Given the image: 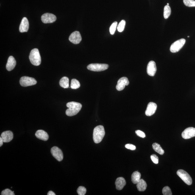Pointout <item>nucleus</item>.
Returning <instances> with one entry per match:
<instances>
[{
	"instance_id": "obj_10",
	"label": "nucleus",
	"mask_w": 195,
	"mask_h": 195,
	"mask_svg": "<svg viewBox=\"0 0 195 195\" xmlns=\"http://www.w3.org/2000/svg\"><path fill=\"white\" fill-rule=\"evenodd\" d=\"M182 137L185 139H189L195 137V128L189 127L185 129L181 134Z\"/></svg>"
},
{
	"instance_id": "obj_1",
	"label": "nucleus",
	"mask_w": 195,
	"mask_h": 195,
	"mask_svg": "<svg viewBox=\"0 0 195 195\" xmlns=\"http://www.w3.org/2000/svg\"><path fill=\"white\" fill-rule=\"evenodd\" d=\"M66 105L68 109L66 110V114L69 117H72L77 114L82 107L81 103L74 101L68 102Z\"/></svg>"
},
{
	"instance_id": "obj_11",
	"label": "nucleus",
	"mask_w": 195,
	"mask_h": 195,
	"mask_svg": "<svg viewBox=\"0 0 195 195\" xmlns=\"http://www.w3.org/2000/svg\"><path fill=\"white\" fill-rule=\"evenodd\" d=\"M69 39L70 42L74 44H78L82 41V38L80 32L76 31L70 34Z\"/></svg>"
},
{
	"instance_id": "obj_8",
	"label": "nucleus",
	"mask_w": 195,
	"mask_h": 195,
	"mask_svg": "<svg viewBox=\"0 0 195 195\" xmlns=\"http://www.w3.org/2000/svg\"><path fill=\"white\" fill-rule=\"evenodd\" d=\"M57 17L53 14L47 13L43 14L41 16V20L44 23H51L56 21Z\"/></svg>"
},
{
	"instance_id": "obj_29",
	"label": "nucleus",
	"mask_w": 195,
	"mask_h": 195,
	"mask_svg": "<svg viewBox=\"0 0 195 195\" xmlns=\"http://www.w3.org/2000/svg\"><path fill=\"white\" fill-rule=\"evenodd\" d=\"M77 192L79 195H84L86 194V189L84 187L80 186L78 189Z\"/></svg>"
},
{
	"instance_id": "obj_2",
	"label": "nucleus",
	"mask_w": 195,
	"mask_h": 195,
	"mask_svg": "<svg viewBox=\"0 0 195 195\" xmlns=\"http://www.w3.org/2000/svg\"><path fill=\"white\" fill-rule=\"evenodd\" d=\"M105 134L104 128L102 125L97 126L93 130V139L95 144L101 141Z\"/></svg>"
},
{
	"instance_id": "obj_17",
	"label": "nucleus",
	"mask_w": 195,
	"mask_h": 195,
	"mask_svg": "<svg viewBox=\"0 0 195 195\" xmlns=\"http://www.w3.org/2000/svg\"><path fill=\"white\" fill-rule=\"evenodd\" d=\"M16 64V61L14 58L13 56H10L8 59L7 63L6 64V69L8 71H11L15 67Z\"/></svg>"
},
{
	"instance_id": "obj_15",
	"label": "nucleus",
	"mask_w": 195,
	"mask_h": 195,
	"mask_svg": "<svg viewBox=\"0 0 195 195\" xmlns=\"http://www.w3.org/2000/svg\"><path fill=\"white\" fill-rule=\"evenodd\" d=\"M1 137L4 142H9L13 139L14 135L11 131L8 130L3 132L1 134Z\"/></svg>"
},
{
	"instance_id": "obj_27",
	"label": "nucleus",
	"mask_w": 195,
	"mask_h": 195,
	"mask_svg": "<svg viewBox=\"0 0 195 195\" xmlns=\"http://www.w3.org/2000/svg\"><path fill=\"white\" fill-rule=\"evenodd\" d=\"M184 5L189 7H195V1L194 0H183Z\"/></svg>"
},
{
	"instance_id": "obj_19",
	"label": "nucleus",
	"mask_w": 195,
	"mask_h": 195,
	"mask_svg": "<svg viewBox=\"0 0 195 195\" xmlns=\"http://www.w3.org/2000/svg\"><path fill=\"white\" fill-rule=\"evenodd\" d=\"M116 189L118 190H121L125 185L126 182L125 180L123 177H119L117 178L115 181Z\"/></svg>"
},
{
	"instance_id": "obj_26",
	"label": "nucleus",
	"mask_w": 195,
	"mask_h": 195,
	"mask_svg": "<svg viewBox=\"0 0 195 195\" xmlns=\"http://www.w3.org/2000/svg\"><path fill=\"white\" fill-rule=\"evenodd\" d=\"M126 22L125 20H122L120 22L117 26V30L118 32H121L124 30Z\"/></svg>"
},
{
	"instance_id": "obj_18",
	"label": "nucleus",
	"mask_w": 195,
	"mask_h": 195,
	"mask_svg": "<svg viewBox=\"0 0 195 195\" xmlns=\"http://www.w3.org/2000/svg\"><path fill=\"white\" fill-rule=\"evenodd\" d=\"M35 135L39 139L47 141L49 139V136L47 132L42 130H39L36 132Z\"/></svg>"
},
{
	"instance_id": "obj_6",
	"label": "nucleus",
	"mask_w": 195,
	"mask_h": 195,
	"mask_svg": "<svg viewBox=\"0 0 195 195\" xmlns=\"http://www.w3.org/2000/svg\"><path fill=\"white\" fill-rule=\"evenodd\" d=\"M177 175L183 180L185 183L190 185L192 184L191 177L186 172L182 169H179L177 172Z\"/></svg>"
},
{
	"instance_id": "obj_38",
	"label": "nucleus",
	"mask_w": 195,
	"mask_h": 195,
	"mask_svg": "<svg viewBox=\"0 0 195 195\" xmlns=\"http://www.w3.org/2000/svg\"><path fill=\"white\" fill-rule=\"evenodd\" d=\"M188 38H189V36H188Z\"/></svg>"
},
{
	"instance_id": "obj_14",
	"label": "nucleus",
	"mask_w": 195,
	"mask_h": 195,
	"mask_svg": "<svg viewBox=\"0 0 195 195\" xmlns=\"http://www.w3.org/2000/svg\"><path fill=\"white\" fill-rule=\"evenodd\" d=\"M157 107V105L156 103L152 102L149 103L145 111V114L149 117L154 114L156 112Z\"/></svg>"
},
{
	"instance_id": "obj_31",
	"label": "nucleus",
	"mask_w": 195,
	"mask_h": 195,
	"mask_svg": "<svg viewBox=\"0 0 195 195\" xmlns=\"http://www.w3.org/2000/svg\"><path fill=\"white\" fill-rule=\"evenodd\" d=\"M2 195H14V192L9 189H6L1 193Z\"/></svg>"
},
{
	"instance_id": "obj_13",
	"label": "nucleus",
	"mask_w": 195,
	"mask_h": 195,
	"mask_svg": "<svg viewBox=\"0 0 195 195\" xmlns=\"http://www.w3.org/2000/svg\"><path fill=\"white\" fill-rule=\"evenodd\" d=\"M156 63L155 62L151 61L149 62L147 67V72L149 76H153L157 71Z\"/></svg>"
},
{
	"instance_id": "obj_33",
	"label": "nucleus",
	"mask_w": 195,
	"mask_h": 195,
	"mask_svg": "<svg viewBox=\"0 0 195 195\" xmlns=\"http://www.w3.org/2000/svg\"><path fill=\"white\" fill-rule=\"evenodd\" d=\"M135 132L137 135L140 137L144 138L146 137V135H145L144 133L140 130H137Z\"/></svg>"
},
{
	"instance_id": "obj_28",
	"label": "nucleus",
	"mask_w": 195,
	"mask_h": 195,
	"mask_svg": "<svg viewBox=\"0 0 195 195\" xmlns=\"http://www.w3.org/2000/svg\"><path fill=\"white\" fill-rule=\"evenodd\" d=\"M117 22H114L111 25L109 28V32L112 35L115 34L116 28H117Z\"/></svg>"
},
{
	"instance_id": "obj_4",
	"label": "nucleus",
	"mask_w": 195,
	"mask_h": 195,
	"mask_svg": "<svg viewBox=\"0 0 195 195\" xmlns=\"http://www.w3.org/2000/svg\"><path fill=\"white\" fill-rule=\"evenodd\" d=\"M109 67L107 64L94 63L89 64L87 66V68L91 71L100 72L107 70Z\"/></svg>"
},
{
	"instance_id": "obj_24",
	"label": "nucleus",
	"mask_w": 195,
	"mask_h": 195,
	"mask_svg": "<svg viewBox=\"0 0 195 195\" xmlns=\"http://www.w3.org/2000/svg\"><path fill=\"white\" fill-rule=\"evenodd\" d=\"M171 14V9L169 6H165L164 9V17L167 19Z\"/></svg>"
},
{
	"instance_id": "obj_3",
	"label": "nucleus",
	"mask_w": 195,
	"mask_h": 195,
	"mask_svg": "<svg viewBox=\"0 0 195 195\" xmlns=\"http://www.w3.org/2000/svg\"><path fill=\"white\" fill-rule=\"evenodd\" d=\"M29 58L33 65L35 66L40 65L41 59L38 49H34L31 51Z\"/></svg>"
},
{
	"instance_id": "obj_21",
	"label": "nucleus",
	"mask_w": 195,
	"mask_h": 195,
	"mask_svg": "<svg viewBox=\"0 0 195 195\" xmlns=\"http://www.w3.org/2000/svg\"><path fill=\"white\" fill-rule=\"evenodd\" d=\"M141 174L138 171H135L132 175V181L134 184H137L141 180Z\"/></svg>"
},
{
	"instance_id": "obj_32",
	"label": "nucleus",
	"mask_w": 195,
	"mask_h": 195,
	"mask_svg": "<svg viewBox=\"0 0 195 195\" xmlns=\"http://www.w3.org/2000/svg\"><path fill=\"white\" fill-rule=\"evenodd\" d=\"M151 160L153 161V162L155 164H157L159 162V158L156 155L153 154L151 155Z\"/></svg>"
},
{
	"instance_id": "obj_35",
	"label": "nucleus",
	"mask_w": 195,
	"mask_h": 195,
	"mask_svg": "<svg viewBox=\"0 0 195 195\" xmlns=\"http://www.w3.org/2000/svg\"><path fill=\"white\" fill-rule=\"evenodd\" d=\"M3 142V141L1 137H0V146L1 147L2 146Z\"/></svg>"
},
{
	"instance_id": "obj_37",
	"label": "nucleus",
	"mask_w": 195,
	"mask_h": 195,
	"mask_svg": "<svg viewBox=\"0 0 195 195\" xmlns=\"http://www.w3.org/2000/svg\"><path fill=\"white\" fill-rule=\"evenodd\" d=\"M169 3H168L167 4V5L169 6Z\"/></svg>"
},
{
	"instance_id": "obj_7",
	"label": "nucleus",
	"mask_w": 195,
	"mask_h": 195,
	"mask_svg": "<svg viewBox=\"0 0 195 195\" xmlns=\"http://www.w3.org/2000/svg\"><path fill=\"white\" fill-rule=\"evenodd\" d=\"M20 83L22 86L27 87L34 86L37 84V82L34 78L23 76L20 78Z\"/></svg>"
},
{
	"instance_id": "obj_25",
	"label": "nucleus",
	"mask_w": 195,
	"mask_h": 195,
	"mask_svg": "<svg viewBox=\"0 0 195 195\" xmlns=\"http://www.w3.org/2000/svg\"><path fill=\"white\" fill-rule=\"evenodd\" d=\"M80 84L79 82L76 79H73L71 80L70 88L72 89H76L80 88Z\"/></svg>"
},
{
	"instance_id": "obj_20",
	"label": "nucleus",
	"mask_w": 195,
	"mask_h": 195,
	"mask_svg": "<svg viewBox=\"0 0 195 195\" xmlns=\"http://www.w3.org/2000/svg\"><path fill=\"white\" fill-rule=\"evenodd\" d=\"M147 187V184L146 181L142 179H141L140 181L137 184V188L140 192L144 191L146 190Z\"/></svg>"
},
{
	"instance_id": "obj_5",
	"label": "nucleus",
	"mask_w": 195,
	"mask_h": 195,
	"mask_svg": "<svg viewBox=\"0 0 195 195\" xmlns=\"http://www.w3.org/2000/svg\"><path fill=\"white\" fill-rule=\"evenodd\" d=\"M186 40L185 39L182 38L175 41L171 45L170 48V50L171 52L176 53L178 52L185 44Z\"/></svg>"
},
{
	"instance_id": "obj_36",
	"label": "nucleus",
	"mask_w": 195,
	"mask_h": 195,
	"mask_svg": "<svg viewBox=\"0 0 195 195\" xmlns=\"http://www.w3.org/2000/svg\"><path fill=\"white\" fill-rule=\"evenodd\" d=\"M48 195H55L54 193L53 192L51 191H50L47 193Z\"/></svg>"
},
{
	"instance_id": "obj_30",
	"label": "nucleus",
	"mask_w": 195,
	"mask_h": 195,
	"mask_svg": "<svg viewBox=\"0 0 195 195\" xmlns=\"http://www.w3.org/2000/svg\"><path fill=\"white\" fill-rule=\"evenodd\" d=\"M162 193L164 195H172L171 191L169 187L165 186L163 188Z\"/></svg>"
},
{
	"instance_id": "obj_22",
	"label": "nucleus",
	"mask_w": 195,
	"mask_h": 195,
	"mask_svg": "<svg viewBox=\"0 0 195 195\" xmlns=\"http://www.w3.org/2000/svg\"><path fill=\"white\" fill-rule=\"evenodd\" d=\"M69 79L66 77L62 78L59 82V84L62 88L64 89L68 88L69 87Z\"/></svg>"
},
{
	"instance_id": "obj_34",
	"label": "nucleus",
	"mask_w": 195,
	"mask_h": 195,
	"mask_svg": "<svg viewBox=\"0 0 195 195\" xmlns=\"http://www.w3.org/2000/svg\"><path fill=\"white\" fill-rule=\"evenodd\" d=\"M125 147L126 149H129L132 150H135L136 147L133 145L130 144H127L125 145Z\"/></svg>"
},
{
	"instance_id": "obj_16",
	"label": "nucleus",
	"mask_w": 195,
	"mask_h": 195,
	"mask_svg": "<svg viewBox=\"0 0 195 195\" xmlns=\"http://www.w3.org/2000/svg\"><path fill=\"white\" fill-rule=\"evenodd\" d=\"M29 28L28 20L26 17L22 18L19 27V31L21 33L27 32Z\"/></svg>"
},
{
	"instance_id": "obj_12",
	"label": "nucleus",
	"mask_w": 195,
	"mask_h": 195,
	"mask_svg": "<svg viewBox=\"0 0 195 195\" xmlns=\"http://www.w3.org/2000/svg\"><path fill=\"white\" fill-rule=\"evenodd\" d=\"M129 84V81L127 78H121L118 81L116 89L118 91H121L125 88L126 86H128Z\"/></svg>"
},
{
	"instance_id": "obj_23",
	"label": "nucleus",
	"mask_w": 195,
	"mask_h": 195,
	"mask_svg": "<svg viewBox=\"0 0 195 195\" xmlns=\"http://www.w3.org/2000/svg\"><path fill=\"white\" fill-rule=\"evenodd\" d=\"M153 149L159 154L162 155L164 153L165 151L162 148L160 145L157 143H154L152 145Z\"/></svg>"
},
{
	"instance_id": "obj_9",
	"label": "nucleus",
	"mask_w": 195,
	"mask_h": 195,
	"mask_svg": "<svg viewBox=\"0 0 195 195\" xmlns=\"http://www.w3.org/2000/svg\"><path fill=\"white\" fill-rule=\"evenodd\" d=\"M51 151L53 156L57 161H61L63 160V155L61 149L57 147L54 146L51 148Z\"/></svg>"
}]
</instances>
